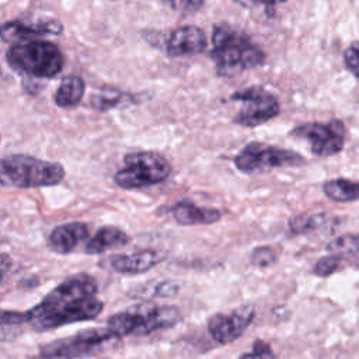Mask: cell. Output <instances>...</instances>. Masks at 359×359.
Listing matches in <instances>:
<instances>
[{"label": "cell", "instance_id": "obj_1", "mask_svg": "<svg viewBox=\"0 0 359 359\" xmlns=\"http://www.w3.org/2000/svg\"><path fill=\"white\" fill-rule=\"evenodd\" d=\"M97 282L91 275L74 273L25 311L27 324L35 331H48L93 320L104 309L102 302L97 297Z\"/></svg>", "mask_w": 359, "mask_h": 359}, {"label": "cell", "instance_id": "obj_2", "mask_svg": "<svg viewBox=\"0 0 359 359\" xmlns=\"http://www.w3.org/2000/svg\"><path fill=\"white\" fill-rule=\"evenodd\" d=\"M212 59L216 63L217 73L231 76L258 66L264 62V52L250 42L247 36L234 31L229 25H216L212 34Z\"/></svg>", "mask_w": 359, "mask_h": 359}, {"label": "cell", "instance_id": "obj_3", "mask_svg": "<svg viewBox=\"0 0 359 359\" xmlns=\"http://www.w3.org/2000/svg\"><path fill=\"white\" fill-rule=\"evenodd\" d=\"M65 168L55 161H46L28 154H11L0 158V184L15 188H38L59 184Z\"/></svg>", "mask_w": 359, "mask_h": 359}, {"label": "cell", "instance_id": "obj_4", "mask_svg": "<svg viewBox=\"0 0 359 359\" xmlns=\"http://www.w3.org/2000/svg\"><path fill=\"white\" fill-rule=\"evenodd\" d=\"M6 57L14 70L39 79L55 77L62 70L65 60L53 42L41 39L13 45Z\"/></svg>", "mask_w": 359, "mask_h": 359}, {"label": "cell", "instance_id": "obj_5", "mask_svg": "<svg viewBox=\"0 0 359 359\" xmlns=\"http://www.w3.org/2000/svg\"><path fill=\"white\" fill-rule=\"evenodd\" d=\"M123 163L125 167L115 172L114 181L118 187L125 189L163 182L171 172V164L157 151H130L125 154Z\"/></svg>", "mask_w": 359, "mask_h": 359}, {"label": "cell", "instance_id": "obj_6", "mask_svg": "<svg viewBox=\"0 0 359 359\" xmlns=\"http://www.w3.org/2000/svg\"><path fill=\"white\" fill-rule=\"evenodd\" d=\"M112 338L114 335L107 327L88 328L43 345L39 351V356L42 359H74L94 352Z\"/></svg>", "mask_w": 359, "mask_h": 359}, {"label": "cell", "instance_id": "obj_7", "mask_svg": "<svg viewBox=\"0 0 359 359\" xmlns=\"http://www.w3.org/2000/svg\"><path fill=\"white\" fill-rule=\"evenodd\" d=\"M304 163V158L290 150L265 146L262 143H250L234 158L236 167L243 172H254L257 170L299 165Z\"/></svg>", "mask_w": 359, "mask_h": 359}, {"label": "cell", "instance_id": "obj_8", "mask_svg": "<svg viewBox=\"0 0 359 359\" xmlns=\"http://www.w3.org/2000/svg\"><path fill=\"white\" fill-rule=\"evenodd\" d=\"M231 100L243 102V108L234 118V122L241 126L252 128L269 121L279 114V104L276 98L262 88L254 87L234 93Z\"/></svg>", "mask_w": 359, "mask_h": 359}, {"label": "cell", "instance_id": "obj_9", "mask_svg": "<svg viewBox=\"0 0 359 359\" xmlns=\"http://www.w3.org/2000/svg\"><path fill=\"white\" fill-rule=\"evenodd\" d=\"M292 135L307 139L310 143V149L314 154L332 156L341 151V149L344 147L345 128L341 121L334 119L327 125L304 123L302 126H297L292 132Z\"/></svg>", "mask_w": 359, "mask_h": 359}, {"label": "cell", "instance_id": "obj_10", "mask_svg": "<svg viewBox=\"0 0 359 359\" xmlns=\"http://www.w3.org/2000/svg\"><path fill=\"white\" fill-rule=\"evenodd\" d=\"M255 317L252 304L240 306L230 313H216L208 321L210 337L219 344H229L241 337Z\"/></svg>", "mask_w": 359, "mask_h": 359}, {"label": "cell", "instance_id": "obj_11", "mask_svg": "<svg viewBox=\"0 0 359 359\" xmlns=\"http://www.w3.org/2000/svg\"><path fill=\"white\" fill-rule=\"evenodd\" d=\"M63 25L59 21L50 20L36 24H25L21 21H7L0 25V38L4 42H27L46 35H59Z\"/></svg>", "mask_w": 359, "mask_h": 359}, {"label": "cell", "instance_id": "obj_12", "mask_svg": "<svg viewBox=\"0 0 359 359\" xmlns=\"http://www.w3.org/2000/svg\"><path fill=\"white\" fill-rule=\"evenodd\" d=\"M208 45L205 32L195 25H184L174 29L167 41V53L170 56H189L205 50Z\"/></svg>", "mask_w": 359, "mask_h": 359}, {"label": "cell", "instance_id": "obj_13", "mask_svg": "<svg viewBox=\"0 0 359 359\" xmlns=\"http://www.w3.org/2000/svg\"><path fill=\"white\" fill-rule=\"evenodd\" d=\"M140 314V327L137 337L147 335L161 328L174 327L181 320V313L174 306L136 304Z\"/></svg>", "mask_w": 359, "mask_h": 359}, {"label": "cell", "instance_id": "obj_14", "mask_svg": "<svg viewBox=\"0 0 359 359\" xmlns=\"http://www.w3.org/2000/svg\"><path fill=\"white\" fill-rule=\"evenodd\" d=\"M163 255L154 250H142L132 254H115L108 258V265L119 273H143L163 261Z\"/></svg>", "mask_w": 359, "mask_h": 359}, {"label": "cell", "instance_id": "obj_15", "mask_svg": "<svg viewBox=\"0 0 359 359\" xmlns=\"http://www.w3.org/2000/svg\"><path fill=\"white\" fill-rule=\"evenodd\" d=\"M84 240H88V226L81 222H72L50 231L48 247L57 254H69Z\"/></svg>", "mask_w": 359, "mask_h": 359}, {"label": "cell", "instance_id": "obj_16", "mask_svg": "<svg viewBox=\"0 0 359 359\" xmlns=\"http://www.w3.org/2000/svg\"><path fill=\"white\" fill-rule=\"evenodd\" d=\"M171 213L175 222L182 226L210 224L222 217V213L217 209L202 208L189 201H181L175 203Z\"/></svg>", "mask_w": 359, "mask_h": 359}, {"label": "cell", "instance_id": "obj_17", "mask_svg": "<svg viewBox=\"0 0 359 359\" xmlns=\"http://www.w3.org/2000/svg\"><path fill=\"white\" fill-rule=\"evenodd\" d=\"M129 243V236L116 226H102L93 237H90L84 245L86 254L95 255L102 254L109 248L123 247Z\"/></svg>", "mask_w": 359, "mask_h": 359}, {"label": "cell", "instance_id": "obj_18", "mask_svg": "<svg viewBox=\"0 0 359 359\" xmlns=\"http://www.w3.org/2000/svg\"><path fill=\"white\" fill-rule=\"evenodd\" d=\"M86 84L79 76H66L62 79L59 88L55 93V102L62 108L77 105L84 95Z\"/></svg>", "mask_w": 359, "mask_h": 359}, {"label": "cell", "instance_id": "obj_19", "mask_svg": "<svg viewBox=\"0 0 359 359\" xmlns=\"http://www.w3.org/2000/svg\"><path fill=\"white\" fill-rule=\"evenodd\" d=\"M324 194L337 202H352L359 199V182L349 180H331L323 185Z\"/></svg>", "mask_w": 359, "mask_h": 359}, {"label": "cell", "instance_id": "obj_20", "mask_svg": "<svg viewBox=\"0 0 359 359\" xmlns=\"http://www.w3.org/2000/svg\"><path fill=\"white\" fill-rule=\"evenodd\" d=\"M24 324H27L25 311L0 309V341H6L21 334Z\"/></svg>", "mask_w": 359, "mask_h": 359}, {"label": "cell", "instance_id": "obj_21", "mask_svg": "<svg viewBox=\"0 0 359 359\" xmlns=\"http://www.w3.org/2000/svg\"><path fill=\"white\" fill-rule=\"evenodd\" d=\"M327 251L338 258H359V234H344L335 237L328 243Z\"/></svg>", "mask_w": 359, "mask_h": 359}, {"label": "cell", "instance_id": "obj_22", "mask_svg": "<svg viewBox=\"0 0 359 359\" xmlns=\"http://www.w3.org/2000/svg\"><path fill=\"white\" fill-rule=\"evenodd\" d=\"M121 100H122V93L119 90L112 87H104L100 93L91 97V105L98 111H107L118 105Z\"/></svg>", "mask_w": 359, "mask_h": 359}, {"label": "cell", "instance_id": "obj_23", "mask_svg": "<svg viewBox=\"0 0 359 359\" xmlns=\"http://www.w3.org/2000/svg\"><path fill=\"white\" fill-rule=\"evenodd\" d=\"M325 222V216L324 215H313V216H296L290 220L289 226L290 230L296 234L300 233H309L313 231L316 229H318L323 223Z\"/></svg>", "mask_w": 359, "mask_h": 359}, {"label": "cell", "instance_id": "obj_24", "mask_svg": "<svg viewBox=\"0 0 359 359\" xmlns=\"http://www.w3.org/2000/svg\"><path fill=\"white\" fill-rule=\"evenodd\" d=\"M341 264V258L335 257V255H328V257H323L317 261V264L314 265V273L317 276H328L331 273H334Z\"/></svg>", "mask_w": 359, "mask_h": 359}, {"label": "cell", "instance_id": "obj_25", "mask_svg": "<svg viewBox=\"0 0 359 359\" xmlns=\"http://www.w3.org/2000/svg\"><path fill=\"white\" fill-rule=\"evenodd\" d=\"M275 261H276V255H275L273 250L269 248V247H258V248H255V250L252 251L251 262H252L255 266L265 268V266L272 265Z\"/></svg>", "mask_w": 359, "mask_h": 359}, {"label": "cell", "instance_id": "obj_26", "mask_svg": "<svg viewBox=\"0 0 359 359\" xmlns=\"http://www.w3.org/2000/svg\"><path fill=\"white\" fill-rule=\"evenodd\" d=\"M164 3L177 13L189 14L199 10L203 6L205 0H164Z\"/></svg>", "mask_w": 359, "mask_h": 359}, {"label": "cell", "instance_id": "obj_27", "mask_svg": "<svg viewBox=\"0 0 359 359\" xmlns=\"http://www.w3.org/2000/svg\"><path fill=\"white\" fill-rule=\"evenodd\" d=\"M238 359H275V355L266 342L258 339L252 345V352L244 353Z\"/></svg>", "mask_w": 359, "mask_h": 359}, {"label": "cell", "instance_id": "obj_28", "mask_svg": "<svg viewBox=\"0 0 359 359\" xmlns=\"http://www.w3.org/2000/svg\"><path fill=\"white\" fill-rule=\"evenodd\" d=\"M344 59L348 69L359 77V43H353L351 48H348L344 53Z\"/></svg>", "mask_w": 359, "mask_h": 359}, {"label": "cell", "instance_id": "obj_29", "mask_svg": "<svg viewBox=\"0 0 359 359\" xmlns=\"http://www.w3.org/2000/svg\"><path fill=\"white\" fill-rule=\"evenodd\" d=\"M178 290H180V283L174 280H164L156 286L153 294L157 297H172L178 293Z\"/></svg>", "mask_w": 359, "mask_h": 359}, {"label": "cell", "instance_id": "obj_30", "mask_svg": "<svg viewBox=\"0 0 359 359\" xmlns=\"http://www.w3.org/2000/svg\"><path fill=\"white\" fill-rule=\"evenodd\" d=\"M11 265L13 259L10 258V255L6 252H0V273L6 275L11 269Z\"/></svg>", "mask_w": 359, "mask_h": 359}, {"label": "cell", "instance_id": "obj_31", "mask_svg": "<svg viewBox=\"0 0 359 359\" xmlns=\"http://www.w3.org/2000/svg\"><path fill=\"white\" fill-rule=\"evenodd\" d=\"M240 3H247V4H251V3H258V4H265V6H273V4H278V3H285L286 0H237Z\"/></svg>", "mask_w": 359, "mask_h": 359}, {"label": "cell", "instance_id": "obj_32", "mask_svg": "<svg viewBox=\"0 0 359 359\" xmlns=\"http://www.w3.org/2000/svg\"><path fill=\"white\" fill-rule=\"evenodd\" d=\"M3 278H4V275H1V273H0V283L3 282Z\"/></svg>", "mask_w": 359, "mask_h": 359}]
</instances>
